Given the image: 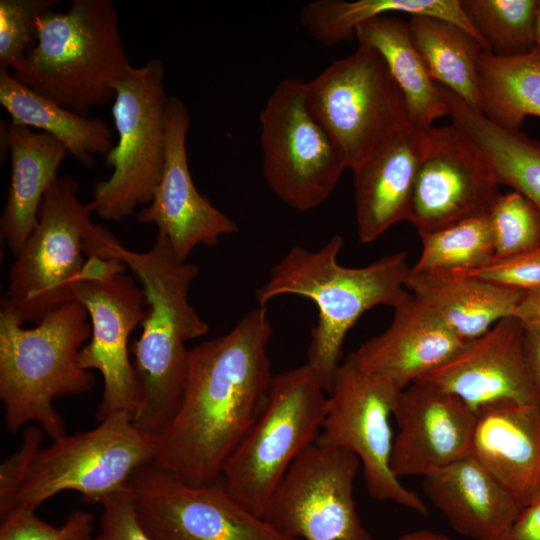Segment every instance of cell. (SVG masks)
I'll use <instances>...</instances> for the list:
<instances>
[{"mask_svg": "<svg viewBox=\"0 0 540 540\" xmlns=\"http://www.w3.org/2000/svg\"><path fill=\"white\" fill-rule=\"evenodd\" d=\"M477 74L479 111L492 123L521 130L526 117H540V48L517 57L482 52Z\"/></svg>", "mask_w": 540, "mask_h": 540, "instance_id": "cell-30", "label": "cell"}, {"mask_svg": "<svg viewBox=\"0 0 540 540\" xmlns=\"http://www.w3.org/2000/svg\"><path fill=\"white\" fill-rule=\"evenodd\" d=\"M360 466L347 450L312 444L290 466L262 518L299 540H373L354 500Z\"/></svg>", "mask_w": 540, "mask_h": 540, "instance_id": "cell-15", "label": "cell"}, {"mask_svg": "<svg viewBox=\"0 0 540 540\" xmlns=\"http://www.w3.org/2000/svg\"><path fill=\"white\" fill-rule=\"evenodd\" d=\"M89 319L86 308L73 300L25 329L23 319L1 298L0 398L8 431L37 422L53 440L66 435L53 401L94 386V375L79 363V352L91 337Z\"/></svg>", "mask_w": 540, "mask_h": 540, "instance_id": "cell-4", "label": "cell"}, {"mask_svg": "<svg viewBox=\"0 0 540 540\" xmlns=\"http://www.w3.org/2000/svg\"><path fill=\"white\" fill-rule=\"evenodd\" d=\"M422 250L413 271L470 272L485 268L495 257L488 214L440 230L419 233Z\"/></svg>", "mask_w": 540, "mask_h": 540, "instance_id": "cell-32", "label": "cell"}, {"mask_svg": "<svg viewBox=\"0 0 540 540\" xmlns=\"http://www.w3.org/2000/svg\"><path fill=\"white\" fill-rule=\"evenodd\" d=\"M395 540H454L453 538L429 530H416L404 533Z\"/></svg>", "mask_w": 540, "mask_h": 540, "instance_id": "cell-43", "label": "cell"}, {"mask_svg": "<svg viewBox=\"0 0 540 540\" xmlns=\"http://www.w3.org/2000/svg\"><path fill=\"white\" fill-rule=\"evenodd\" d=\"M130 67L114 3L72 0L66 11L40 18L35 45L10 72L39 95L87 116L115 98Z\"/></svg>", "mask_w": 540, "mask_h": 540, "instance_id": "cell-5", "label": "cell"}, {"mask_svg": "<svg viewBox=\"0 0 540 540\" xmlns=\"http://www.w3.org/2000/svg\"><path fill=\"white\" fill-rule=\"evenodd\" d=\"M423 490L452 528L472 540H504L522 509L472 454L424 476Z\"/></svg>", "mask_w": 540, "mask_h": 540, "instance_id": "cell-22", "label": "cell"}, {"mask_svg": "<svg viewBox=\"0 0 540 540\" xmlns=\"http://www.w3.org/2000/svg\"><path fill=\"white\" fill-rule=\"evenodd\" d=\"M471 454L526 506L540 495V406L507 402L479 410Z\"/></svg>", "mask_w": 540, "mask_h": 540, "instance_id": "cell-21", "label": "cell"}, {"mask_svg": "<svg viewBox=\"0 0 540 540\" xmlns=\"http://www.w3.org/2000/svg\"><path fill=\"white\" fill-rule=\"evenodd\" d=\"M0 540H93L94 516L74 510L61 527L43 521L35 510L15 507L1 517Z\"/></svg>", "mask_w": 540, "mask_h": 540, "instance_id": "cell-36", "label": "cell"}, {"mask_svg": "<svg viewBox=\"0 0 540 540\" xmlns=\"http://www.w3.org/2000/svg\"><path fill=\"white\" fill-rule=\"evenodd\" d=\"M99 257L120 259L138 279L145 295L147 311L132 350L140 388L134 423L157 439L183 399L190 356L186 344L209 330L189 302V289L199 269L180 260L168 239L159 233L149 250L136 252L108 231Z\"/></svg>", "mask_w": 540, "mask_h": 540, "instance_id": "cell-2", "label": "cell"}, {"mask_svg": "<svg viewBox=\"0 0 540 540\" xmlns=\"http://www.w3.org/2000/svg\"><path fill=\"white\" fill-rule=\"evenodd\" d=\"M189 127L186 106L177 97L169 96L162 176L150 203L136 216L139 223L154 224L182 261H187L197 246H215L220 237L238 231L234 220L201 195L193 183L186 151Z\"/></svg>", "mask_w": 540, "mask_h": 540, "instance_id": "cell-17", "label": "cell"}, {"mask_svg": "<svg viewBox=\"0 0 540 540\" xmlns=\"http://www.w3.org/2000/svg\"><path fill=\"white\" fill-rule=\"evenodd\" d=\"M410 38L432 80L479 110L477 62L484 52L469 32L443 19L411 16Z\"/></svg>", "mask_w": 540, "mask_h": 540, "instance_id": "cell-31", "label": "cell"}, {"mask_svg": "<svg viewBox=\"0 0 540 540\" xmlns=\"http://www.w3.org/2000/svg\"><path fill=\"white\" fill-rule=\"evenodd\" d=\"M101 505L100 531L93 540H155L140 525L127 486Z\"/></svg>", "mask_w": 540, "mask_h": 540, "instance_id": "cell-38", "label": "cell"}, {"mask_svg": "<svg viewBox=\"0 0 540 540\" xmlns=\"http://www.w3.org/2000/svg\"><path fill=\"white\" fill-rule=\"evenodd\" d=\"M499 186L490 160L467 134L453 124L431 127L406 221L423 233L486 215Z\"/></svg>", "mask_w": 540, "mask_h": 540, "instance_id": "cell-16", "label": "cell"}, {"mask_svg": "<svg viewBox=\"0 0 540 540\" xmlns=\"http://www.w3.org/2000/svg\"><path fill=\"white\" fill-rule=\"evenodd\" d=\"M393 309L389 327L353 353L361 368L402 391L447 362L466 342L408 290Z\"/></svg>", "mask_w": 540, "mask_h": 540, "instance_id": "cell-20", "label": "cell"}, {"mask_svg": "<svg viewBox=\"0 0 540 540\" xmlns=\"http://www.w3.org/2000/svg\"><path fill=\"white\" fill-rule=\"evenodd\" d=\"M428 129L413 128L353 170L355 216L362 243L406 221Z\"/></svg>", "mask_w": 540, "mask_h": 540, "instance_id": "cell-23", "label": "cell"}, {"mask_svg": "<svg viewBox=\"0 0 540 540\" xmlns=\"http://www.w3.org/2000/svg\"><path fill=\"white\" fill-rule=\"evenodd\" d=\"M305 91L310 111L352 171L415 128L401 89L372 48L358 45L306 82Z\"/></svg>", "mask_w": 540, "mask_h": 540, "instance_id": "cell-8", "label": "cell"}, {"mask_svg": "<svg viewBox=\"0 0 540 540\" xmlns=\"http://www.w3.org/2000/svg\"><path fill=\"white\" fill-rule=\"evenodd\" d=\"M533 32L535 45L540 48V0H538L535 12Z\"/></svg>", "mask_w": 540, "mask_h": 540, "instance_id": "cell-44", "label": "cell"}, {"mask_svg": "<svg viewBox=\"0 0 540 540\" xmlns=\"http://www.w3.org/2000/svg\"><path fill=\"white\" fill-rule=\"evenodd\" d=\"M465 273L523 292L540 289V245L485 268Z\"/></svg>", "mask_w": 540, "mask_h": 540, "instance_id": "cell-39", "label": "cell"}, {"mask_svg": "<svg viewBox=\"0 0 540 540\" xmlns=\"http://www.w3.org/2000/svg\"><path fill=\"white\" fill-rule=\"evenodd\" d=\"M359 45L376 50L401 89L415 128L429 129L449 110L436 82L429 76L410 38L408 21L382 15L355 29Z\"/></svg>", "mask_w": 540, "mask_h": 540, "instance_id": "cell-26", "label": "cell"}, {"mask_svg": "<svg viewBox=\"0 0 540 540\" xmlns=\"http://www.w3.org/2000/svg\"><path fill=\"white\" fill-rule=\"evenodd\" d=\"M524 331L518 318H504L420 381L456 396L475 413L507 402L540 406Z\"/></svg>", "mask_w": 540, "mask_h": 540, "instance_id": "cell-18", "label": "cell"}, {"mask_svg": "<svg viewBox=\"0 0 540 540\" xmlns=\"http://www.w3.org/2000/svg\"><path fill=\"white\" fill-rule=\"evenodd\" d=\"M126 486L140 525L155 540H299L247 510L221 478L194 486L151 462Z\"/></svg>", "mask_w": 540, "mask_h": 540, "instance_id": "cell-14", "label": "cell"}, {"mask_svg": "<svg viewBox=\"0 0 540 540\" xmlns=\"http://www.w3.org/2000/svg\"><path fill=\"white\" fill-rule=\"evenodd\" d=\"M390 466L397 478L427 476L471 454L476 413L456 396L423 381L403 389Z\"/></svg>", "mask_w": 540, "mask_h": 540, "instance_id": "cell-19", "label": "cell"}, {"mask_svg": "<svg viewBox=\"0 0 540 540\" xmlns=\"http://www.w3.org/2000/svg\"><path fill=\"white\" fill-rule=\"evenodd\" d=\"M305 81H280L260 113L262 171L272 192L297 211L323 204L334 191L344 158L310 111Z\"/></svg>", "mask_w": 540, "mask_h": 540, "instance_id": "cell-11", "label": "cell"}, {"mask_svg": "<svg viewBox=\"0 0 540 540\" xmlns=\"http://www.w3.org/2000/svg\"><path fill=\"white\" fill-rule=\"evenodd\" d=\"M326 394L306 363L274 375L262 413L221 475L232 497L253 514L263 517L290 466L316 442Z\"/></svg>", "mask_w": 540, "mask_h": 540, "instance_id": "cell-7", "label": "cell"}, {"mask_svg": "<svg viewBox=\"0 0 540 540\" xmlns=\"http://www.w3.org/2000/svg\"><path fill=\"white\" fill-rule=\"evenodd\" d=\"M42 431L38 426L25 429L20 449L0 465L1 517L15 507L17 495L26 480L32 463L41 449Z\"/></svg>", "mask_w": 540, "mask_h": 540, "instance_id": "cell-37", "label": "cell"}, {"mask_svg": "<svg viewBox=\"0 0 540 540\" xmlns=\"http://www.w3.org/2000/svg\"><path fill=\"white\" fill-rule=\"evenodd\" d=\"M488 217L495 251L493 263L540 245V209L522 193H500Z\"/></svg>", "mask_w": 540, "mask_h": 540, "instance_id": "cell-34", "label": "cell"}, {"mask_svg": "<svg viewBox=\"0 0 540 540\" xmlns=\"http://www.w3.org/2000/svg\"><path fill=\"white\" fill-rule=\"evenodd\" d=\"M78 191L73 177L56 178L10 267L4 297L24 322L37 324L73 301L74 283L87 258L97 255L102 225L92 223L93 205L82 203Z\"/></svg>", "mask_w": 540, "mask_h": 540, "instance_id": "cell-6", "label": "cell"}, {"mask_svg": "<svg viewBox=\"0 0 540 540\" xmlns=\"http://www.w3.org/2000/svg\"><path fill=\"white\" fill-rule=\"evenodd\" d=\"M0 103L12 123L52 135L86 167L95 166L94 154L105 156L113 148L112 132L105 121L59 106L16 81L7 68H0Z\"/></svg>", "mask_w": 540, "mask_h": 540, "instance_id": "cell-28", "label": "cell"}, {"mask_svg": "<svg viewBox=\"0 0 540 540\" xmlns=\"http://www.w3.org/2000/svg\"><path fill=\"white\" fill-rule=\"evenodd\" d=\"M504 540H540V495L522 507Z\"/></svg>", "mask_w": 540, "mask_h": 540, "instance_id": "cell-40", "label": "cell"}, {"mask_svg": "<svg viewBox=\"0 0 540 540\" xmlns=\"http://www.w3.org/2000/svg\"><path fill=\"white\" fill-rule=\"evenodd\" d=\"M461 7L489 53L517 57L535 47L538 0H460Z\"/></svg>", "mask_w": 540, "mask_h": 540, "instance_id": "cell-33", "label": "cell"}, {"mask_svg": "<svg viewBox=\"0 0 540 540\" xmlns=\"http://www.w3.org/2000/svg\"><path fill=\"white\" fill-rule=\"evenodd\" d=\"M1 140L10 152L11 178L0 235L15 256L34 228L41 200L68 151L52 135L12 122L4 125Z\"/></svg>", "mask_w": 540, "mask_h": 540, "instance_id": "cell-25", "label": "cell"}, {"mask_svg": "<svg viewBox=\"0 0 540 540\" xmlns=\"http://www.w3.org/2000/svg\"><path fill=\"white\" fill-rule=\"evenodd\" d=\"M393 12L435 17L453 23L472 34L484 52L489 53L467 19L460 0H315L303 5L300 21L316 41L336 45L355 36L359 24Z\"/></svg>", "mask_w": 540, "mask_h": 540, "instance_id": "cell-29", "label": "cell"}, {"mask_svg": "<svg viewBox=\"0 0 540 540\" xmlns=\"http://www.w3.org/2000/svg\"><path fill=\"white\" fill-rule=\"evenodd\" d=\"M405 288L464 342L514 317L525 293L465 272L412 269Z\"/></svg>", "mask_w": 540, "mask_h": 540, "instance_id": "cell-24", "label": "cell"}, {"mask_svg": "<svg viewBox=\"0 0 540 540\" xmlns=\"http://www.w3.org/2000/svg\"><path fill=\"white\" fill-rule=\"evenodd\" d=\"M524 348L529 369L540 394V328L524 326Z\"/></svg>", "mask_w": 540, "mask_h": 540, "instance_id": "cell-41", "label": "cell"}, {"mask_svg": "<svg viewBox=\"0 0 540 540\" xmlns=\"http://www.w3.org/2000/svg\"><path fill=\"white\" fill-rule=\"evenodd\" d=\"M514 317L525 327L540 328V289L524 293Z\"/></svg>", "mask_w": 540, "mask_h": 540, "instance_id": "cell-42", "label": "cell"}, {"mask_svg": "<svg viewBox=\"0 0 540 540\" xmlns=\"http://www.w3.org/2000/svg\"><path fill=\"white\" fill-rule=\"evenodd\" d=\"M165 70L158 58L131 66L116 87L112 115L118 143L104 156L111 176L93 185L94 213L108 221L133 215L149 204L165 162Z\"/></svg>", "mask_w": 540, "mask_h": 540, "instance_id": "cell-9", "label": "cell"}, {"mask_svg": "<svg viewBox=\"0 0 540 540\" xmlns=\"http://www.w3.org/2000/svg\"><path fill=\"white\" fill-rule=\"evenodd\" d=\"M344 245L335 234L319 250L293 246L272 268L256 291L259 306L281 295H298L318 309L311 331L307 362L327 394L341 363L346 335L359 318L377 306L394 307L406 294L410 272L408 254L396 252L363 267L338 262Z\"/></svg>", "mask_w": 540, "mask_h": 540, "instance_id": "cell-3", "label": "cell"}, {"mask_svg": "<svg viewBox=\"0 0 540 540\" xmlns=\"http://www.w3.org/2000/svg\"><path fill=\"white\" fill-rule=\"evenodd\" d=\"M452 124L467 134L490 160L500 185L528 197L540 209V141L521 130H507L477 108L438 85Z\"/></svg>", "mask_w": 540, "mask_h": 540, "instance_id": "cell-27", "label": "cell"}, {"mask_svg": "<svg viewBox=\"0 0 540 540\" xmlns=\"http://www.w3.org/2000/svg\"><path fill=\"white\" fill-rule=\"evenodd\" d=\"M58 0L0 1V68L11 69L32 49L38 23Z\"/></svg>", "mask_w": 540, "mask_h": 540, "instance_id": "cell-35", "label": "cell"}, {"mask_svg": "<svg viewBox=\"0 0 540 540\" xmlns=\"http://www.w3.org/2000/svg\"><path fill=\"white\" fill-rule=\"evenodd\" d=\"M266 306L244 315L225 335L190 349L179 410L156 439L153 464L201 486L223 468L262 413L274 375Z\"/></svg>", "mask_w": 540, "mask_h": 540, "instance_id": "cell-1", "label": "cell"}, {"mask_svg": "<svg viewBox=\"0 0 540 540\" xmlns=\"http://www.w3.org/2000/svg\"><path fill=\"white\" fill-rule=\"evenodd\" d=\"M155 453L156 439L143 433L132 415L111 414L89 431L65 435L41 448L15 507L36 510L66 490L80 493L88 504H101L124 489L136 470L153 462Z\"/></svg>", "mask_w": 540, "mask_h": 540, "instance_id": "cell-10", "label": "cell"}, {"mask_svg": "<svg viewBox=\"0 0 540 540\" xmlns=\"http://www.w3.org/2000/svg\"><path fill=\"white\" fill-rule=\"evenodd\" d=\"M125 264L117 258L92 256L74 283V300L87 310L91 337L79 352L86 370H97L104 382L96 419L125 412L135 417L140 388L129 356V337L141 325L147 311L142 288L124 274Z\"/></svg>", "mask_w": 540, "mask_h": 540, "instance_id": "cell-13", "label": "cell"}, {"mask_svg": "<svg viewBox=\"0 0 540 540\" xmlns=\"http://www.w3.org/2000/svg\"><path fill=\"white\" fill-rule=\"evenodd\" d=\"M400 392L361 368L351 352L335 373L315 443L353 453L373 498L425 515V503L401 483L390 466L394 441L390 419Z\"/></svg>", "mask_w": 540, "mask_h": 540, "instance_id": "cell-12", "label": "cell"}]
</instances>
